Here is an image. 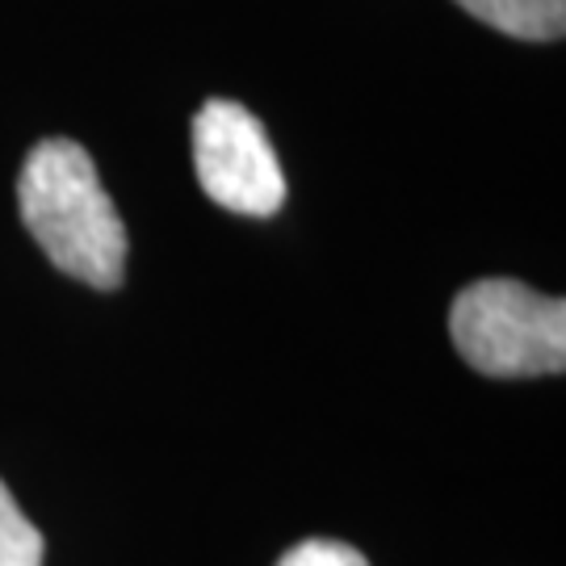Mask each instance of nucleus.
Here are the masks:
<instances>
[{
  "mask_svg": "<svg viewBox=\"0 0 566 566\" xmlns=\"http://www.w3.org/2000/svg\"><path fill=\"white\" fill-rule=\"evenodd\" d=\"M18 206L21 223L55 269L93 290H118L126 227L81 143L42 139L18 172Z\"/></svg>",
  "mask_w": 566,
  "mask_h": 566,
  "instance_id": "f257e3e1",
  "label": "nucleus"
},
{
  "mask_svg": "<svg viewBox=\"0 0 566 566\" xmlns=\"http://www.w3.org/2000/svg\"><path fill=\"white\" fill-rule=\"evenodd\" d=\"M462 361L486 378H549L566 369V303L512 277L470 282L449 306Z\"/></svg>",
  "mask_w": 566,
  "mask_h": 566,
  "instance_id": "f03ea898",
  "label": "nucleus"
},
{
  "mask_svg": "<svg viewBox=\"0 0 566 566\" xmlns=\"http://www.w3.org/2000/svg\"><path fill=\"white\" fill-rule=\"evenodd\" d=\"M193 168L214 206L269 219L285 206V172L261 118L240 102L210 97L193 114Z\"/></svg>",
  "mask_w": 566,
  "mask_h": 566,
  "instance_id": "7ed1b4c3",
  "label": "nucleus"
},
{
  "mask_svg": "<svg viewBox=\"0 0 566 566\" xmlns=\"http://www.w3.org/2000/svg\"><path fill=\"white\" fill-rule=\"evenodd\" d=\"M458 4L507 39L554 42L566 34V0H458Z\"/></svg>",
  "mask_w": 566,
  "mask_h": 566,
  "instance_id": "20e7f679",
  "label": "nucleus"
},
{
  "mask_svg": "<svg viewBox=\"0 0 566 566\" xmlns=\"http://www.w3.org/2000/svg\"><path fill=\"white\" fill-rule=\"evenodd\" d=\"M42 533L0 483V566H42Z\"/></svg>",
  "mask_w": 566,
  "mask_h": 566,
  "instance_id": "39448f33",
  "label": "nucleus"
},
{
  "mask_svg": "<svg viewBox=\"0 0 566 566\" xmlns=\"http://www.w3.org/2000/svg\"><path fill=\"white\" fill-rule=\"evenodd\" d=\"M277 566H369V558L357 546L336 542V537H306V542L285 549Z\"/></svg>",
  "mask_w": 566,
  "mask_h": 566,
  "instance_id": "423d86ee",
  "label": "nucleus"
}]
</instances>
